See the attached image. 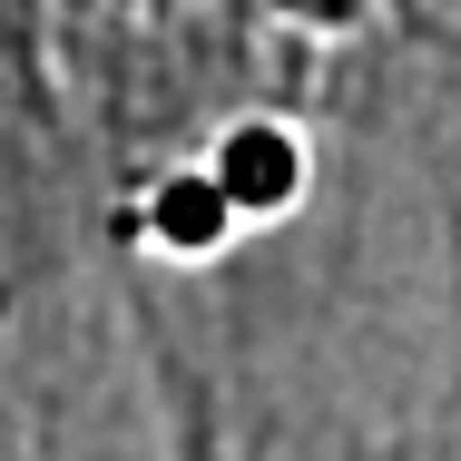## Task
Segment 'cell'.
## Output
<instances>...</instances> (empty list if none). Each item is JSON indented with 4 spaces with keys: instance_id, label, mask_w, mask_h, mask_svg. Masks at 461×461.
<instances>
[{
    "instance_id": "6da1fadb",
    "label": "cell",
    "mask_w": 461,
    "mask_h": 461,
    "mask_svg": "<svg viewBox=\"0 0 461 461\" xmlns=\"http://www.w3.org/2000/svg\"><path fill=\"white\" fill-rule=\"evenodd\" d=\"M0 461H167L128 246L40 0H0Z\"/></svg>"
}]
</instances>
